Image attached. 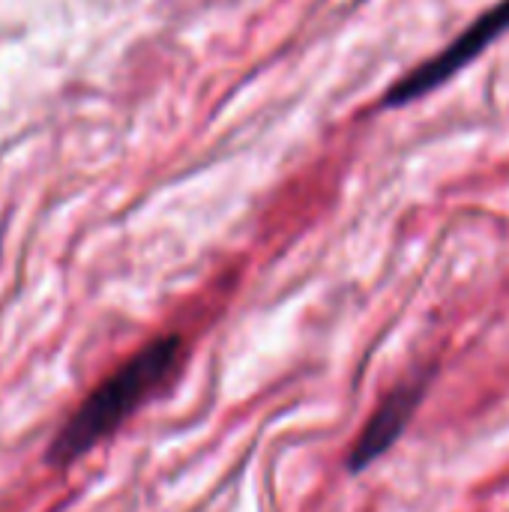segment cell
Listing matches in <instances>:
<instances>
[{"instance_id": "obj_3", "label": "cell", "mask_w": 509, "mask_h": 512, "mask_svg": "<svg viewBox=\"0 0 509 512\" xmlns=\"http://www.w3.org/2000/svg\"><path fill=\"white\" fill-rule=\"evenodd\" d=\"M429 381H432V369L423 375H414L408 381H402L399 387H393L381 405L375 408V414L369 417V423L363 426V432L357 435L351 453L345 456V468L348 474H363L369 471L384 453H390L396 447V441L405 435V429L411 426L417 408L423 405L426 393H429Z\"/></svg>"}, {"instance_id": "obj_2", "label": "cell", "mask_w": 509, "mask_h": 512, "mask_svg": "<svg viewBox=\"0 0 509 512\" xmlns=\"http://www.w3.org/2000/svg\"><path fill=\"white\" fill-rule=\"evenodd\" d=\"M509 30V0H501L498 6H492L489 12H483L462 36H456L441 54L429 57L426 63H420L417 69H411L402 81H396L387 90L384 105L396 108V105H408L426 93H432L435 87H441L444 81H450L459 69H465L471 60H477L501 33Z\"/></svg>"}, {"instance_id": "obj_1", "label": "cell", "mask_w": 509, "mask_h": 512, "mask_svg": "<svg viewBox=\"0 0 509 512\" xmlns=\"http://www.w3.org/2000/svg\"><path fill=\"white\" fill-rule=\"evenodd\" d=\"M186 366V342L180 333H165L123 360L105 381H99L54 432L45 465L63 471L102 441L117 435L144 405L165 396Z\"/></svg>"}]
</instances>
